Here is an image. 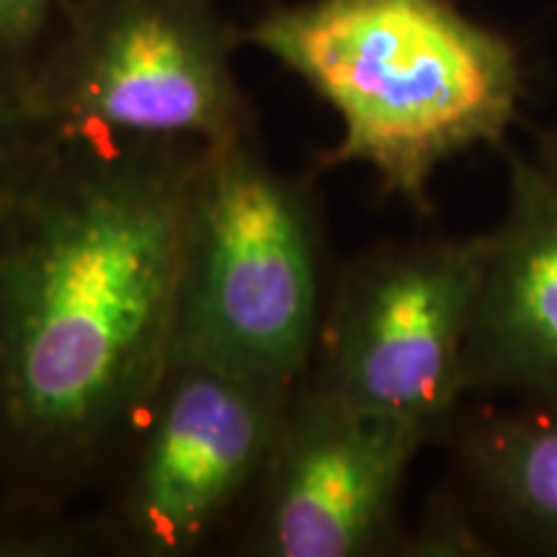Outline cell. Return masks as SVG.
Masks as SVG:
<instances>
[{
	"instance_id": "52a82bcc",
	"label": "cell",
	"mask_w": 557,
	"mask_h": 557,
	"mask_svg": "<svg viewBox=\"0 0 557 557\" xmlns=\"http://www.w3.org/2000/svg\"><path fill=\"white\" fill-rule=\"evenodd\" d=\"M423 431L361 413L299 380L259 491L225 553L240 557L403 555L400 498Z\"/></svg>"
},
{
	"instance_id": "277c9868",
	"label": "cell",
	"mask_w": 557,
	"mask_h": 557,
	"mask_svg": "<svg viewBox=\"0 0 557 557\" xmlns=\"http://www.w3.org/2000/svg\"><path fill=\"white\" fill-rule=\"evenodd\" d=\"M292 389L173 351L88 511L103 555L225 553L267 472Z\"/></svg>"
},
{
	"instance_id": "8992f818",
	"label": "cell",
	"mask_w": 557,
	"mask_h": 557,
	"mask_svg": "<svg viewBox=\"0 0 557 557\" xmlns=\"http://www.w3.org/2000/svg\"><path fill=\"white\" fill-rule=\"evenodd\" d=\"M238 47L218 0H75L32 109L60 132L218 148L259 132Z\"/></svg>"
},
{
	"instance_id": "7c38bea8",
	"label": "cell",
	"mask_w": 557,
	"mask_h": 557,
	"mask_svg": "<svg viewBox=\"0 0 557 557\" xmlns=\"http://www.w3.org/2000/svg\"><path fill=\"white\" fill-rule=\"evenodd\" d=\"M542 163L547 165V169L557 171V124L553 129H547L545 135L540 137V145H537V152H534Z\"/></svg>"
},
{
	"instance_id": "ba28073f",
	"label": "cell",
	"mask_w": 557,
	"mask_h": 557,
	"mask_svg": "<svg viewBox=\"0 0 557 557\" xmlns=\"http://www.w3.org/2000/svg\"><path fill=\"white\" fill-rule=\"evenodd\" d=\"M447 478L406 557H557V406L470 398L438 438Z\"/></svg>"
},
{
	"instance_id": "8fae6325",
	"label": "cell",
	"mask_w": 557,
	"mask_h": 557,
	"mask_svg": "<svg viewBox=\"0 0 557 557\" xmlns=\"http://www.w3.org/2000/svg\"><path fill=\"white\" fill-rule=\"evenodd\" d=\"M41 129L45 122L29 107V101L0 83V169L16 158Z\"/></svg>"
},
{
	"instance_id": "5b68a950",
	"label": "cell",
	"mask_w": 557,
	"mask_h": 557,
	"mask_svg": "<svg viewBox=\"0 0 557 557\" xmlns=\"http://www.w3.org/2000/svg\"><path fill=\"white\" fill-rule=\"evenodd\" d=\"M491 230L380 240L331 276L305 380L438 444L468 400L465 344Z\"/></svg>"
},
{
	"instance_id": "9c48e42d",
	"label": "cell",
	"mask_w": 557,
	"mask_h": 557,
	"mask_svg": "<svg viewBox=\"0 0 557 557\" xmlns=\"http://www.w3.org/2000/svg\"><path fill=\"white\" fill-rule=\"evenodd\" d=\"M508 201L465 344L470 398L557 406V171L506 150Z\"/></svg>"
},
{
	"instance_id": "30bf717a",
	"label": "cell",
	"mask_w": 557,
	"mask_h": 557,
	"mask_svg": "<svg viewBox=\"0 0 557 557\" xmlns=\"http://www.w3.org/2000/svg\"><path fill=\"white\" fill-rule=\"evenodd\" d=\"M75 0H0V83L29 101Z\"/></svg>"
},
{
	"instance_id": "6da1fadb",
	"label": "cell",
	"mask_w": 557,
	"mask_h": 557,
	"mask_svg": "<svg viewBox=\"0 0 557 557\" xmlns=\"http://www.w3.org/2000/svg\"><path fill=\"white\" fill-rule=\"evenodd\" d=\"M207 145L45 129L0 169V511L99 496L173 354Z\"/></svg>"
},
{
	"instance_id": "4fadbf2b",
	"label": "cell",
	"mask_w": 557,
	"mask_h": 557,
	"mask_svg": "<svg viewBox=\"0 0 557 557\" xmlns=\"http://www.w3.org/2000/svg\"><path fill=\"white\" fill-rule=\"evenodd\" d=\"M555 3H557V0H555Z\"/></svg>"
},
{
	"instance_id": "3957f363",
	"label": "cell",
	"mask_w": 557,
	"mask_h": 557,
	"mask_svg": "<svg viewBox=\"0 0 557 557\" xmlns=\"http://www.w3.org/2000/svg\"><path fill=\"white\" fill-rule=\"evenodd\" d=\"M315 173L278 171L261 135L207 148L186 209L173 351L295 387L329 297Z\"/></svg>"
},
{
	"instance_id": "7a4b0ae2",
	"label": "cell",
	"mask_w": 557,
	"mask_h": 557,
	"mask_svg": "<svg viewBox=\"0 0 557 557\" xmlns=\"http://www.w3.org/2000/svg\"><path fill=\"white\" fill-rule=\"evenodd\" d=\"M341 122L318 171L364 165L385 197L429 214L451 158L506 150L524 101V65L504 34L449 0H302L240 29Z\"/></svg>"
}]
</instances>
